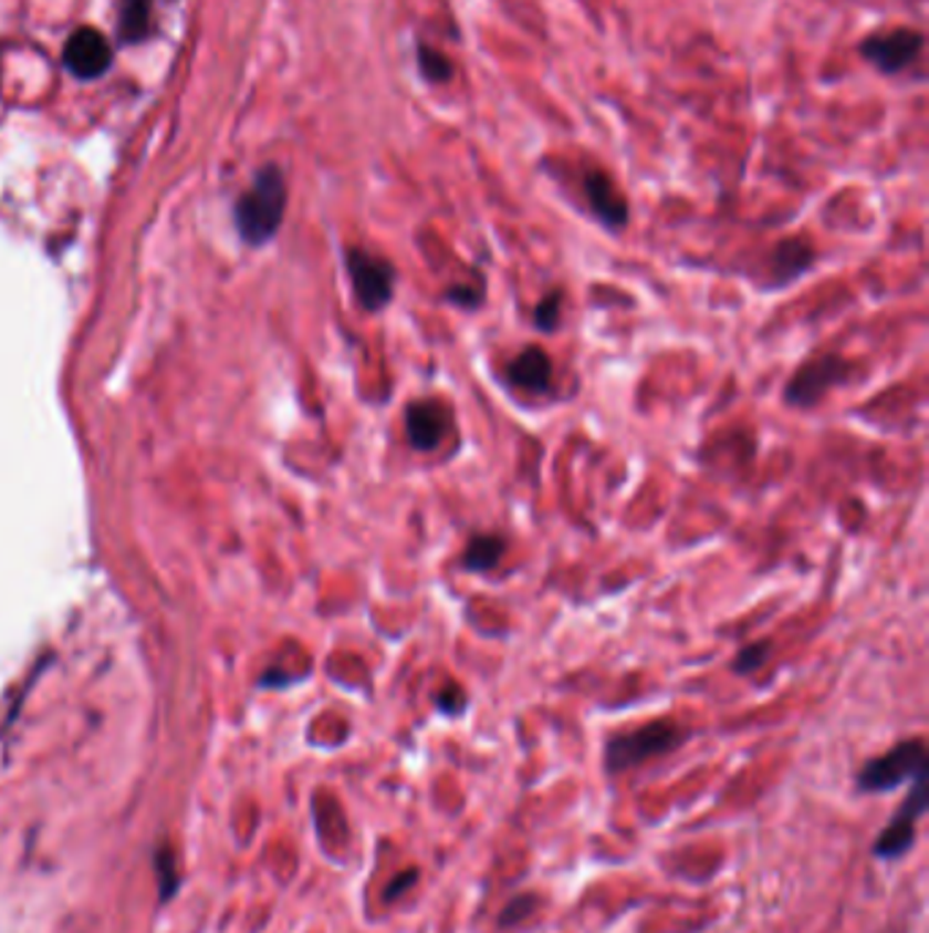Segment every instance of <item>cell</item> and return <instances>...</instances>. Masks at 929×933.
I'll use <instances>...</instances> for the list:
<instances>
[{
    "mask_svg": "<svg viewBox=\"0 0 929 933\" xmlns=\"http://www.w3.org/2000/svg\"><path fill=\"white\" fill-rule=\"evenodd\" d=\"M417 69H420L422 80L434 82V85L452 77L450 58L442 55V52L434 50V46H428V44H417Z\"/></svg>",
    "mask_w": 929,
    "mask_h": 933,
    "instance_id": "obj_16",
    "label": "cell"
},
{
    "mask_svg": "<svg viewBox=\"0 0 929 933\" xmlns=\"http://www.w3.org/2000/svg\"><path fill=\"white\" fill-rule=\"evenodd\" d=\"M508 554V538L497 532H478L463 546L461 568L469 573H488Z\"/></svg>",
    "mask_w": 929,
    "mask_h": 933,
    "instance_id": "obj_13",
    "label": "cell"
},
{
    "mask_svg": "<svg viewBox=\"0 0 929 933\" xmlns=\"http://www.w3.org/2000/svg\"><path fill=\"white\" fill-rule=\"evenodd\" d=\"M690 737L692 732L674 718H657L644 726H635V729L616 732L605 739L603 767L608 776L630 773L646 761L674 754Z\"/></svg>",
    "mask_w": 929,
    "mask_h": 933,
    "instance_id": "obj_1",
    "label": "cell"
},
{
    "mask_svg": "<svg viewBox=\"0 0 929 933\" xmlns=\"http://www.w3.org/2000/svg\"><path fill=\"white\" fill-rule=\"evenodd\" d=\"M434 704H437V709L442 715H450V718H461V715L467 713V707H469V696H467V691H463L458 683H447L445 688L439 691L437 696H434Z\"/></svg>",
    "mask_w": 929,
    "mask_h": 933,
    "instance_id": "obj_19",
    "label": "cell"
},
{
    "mask_svg": "<svg viewBox=\"0 0 929 933\" xmlns=\"http://www.w3.org/2000/svg\"><path fill=\"white\" fill-rule=\"evenodd\" d=\"M927 773V745L921 737L902 739L886 754L869 759L856 773V789L864 795H886Z\"/></svg>",
    "mask_w": 929,
    "mask_h": 933,
    "instance_id": "obj_3",
    "label": "cell"
},
{
    "mask_svg": "<svg viewBox=\"0 0 929 933\" xmlns=\"http://www.w3.org/2000/svg\"><path fill=\"white\" fill-rule=\"evenodd\" d=\"M417 882H420V871H417V868H407V871L396 873V877L390 879V884L385 888V893H382V901L396 903L398 898L407 895Z\"/></svg>",
    "mask_w": 929,
    "mask_h": 933,
    "instance_id": "obj_21",
    "label": "cell"
},
{
    "mask_svg": "<svg viewBox=\"0 0 929 933\" xmlns=\"http://www.w3.org/2000/svg\"><path fill=\"white\" fill-rule=\"evenodd\" d=\"M818 260V251L810 243L807 238H785L780 240L772 249V257H769V290H782V287H791L793 281L802 279L810 268Z\"/></svg>",
    "mask_w": 929,
    "mask_h": 933,
    "instance_id": "obj_11",
    "label": "cell"
},
{
    "mask_svg": "<svg viewBox=\"0 0 929 933\" xmlns=\"http://www.w3.org/2000/svg\"><path fill=\"white\" fill-rule=\"evenodd\" d=\"M452 410L447 407L442 398H415L407 410H404V432L411 450L417 454H428V450L439 448V443L450 432Z\"/></svg>",
    "mask_w": 929,
    "mask_h": 933,
    "instance_id": "obj_7",
    "label": "cell"
},
{
    "mask_svg": "<svg viewBox=\"0 0 929 933\" xmlns=\"http://www.w3.org/2000/svg\"><path fill=\"white\" fill-rule=\"evenodd\" d=\"M63 63L69 72L80 80H96L107 74L112 63V50L107 39L96 31V28H80L66 41L63 50Z\"/></svg>",
    "mask_w": 929,
    "mask_h": 933,
    "instance_id": "obj_9",
    "label": "cell"
},
{
    "mask_svg": "<svg viewBox=\"0 0 929 933\" xmlns=\"http://www.w3.org/2000/svg\"><path fill=\"white\" fill-rule=\"evenodd\" d=\"M584 191L586 203H589L592 214L597 216V221L608 230H625L627 221H630V205L622 197V191L616 189L614 180L603 173V169H592L584 178Z\"/></svg>",
    "mask_w": 929,
    "mask_h": 933,
    "instance_id": "obj_10",
    "label": "cell"
},
{
    "mask_svg": "<svg viewBox=\"0 0 929 933\" xmlns=\"http://www.w3.org/2000/svg\"><path fill=\"white\" fill-rule=\"evenodd\" d=\"M286 205V186L284 178L275 167H264L257 175L254 186L249 195L240 197L234 219H238V230L249 243H264L279 230L281 219H284Z\"/></svg>",
    "mask_w": 929,
    "mask_h": 933,
    "instance_id": "obj_2",
    "label": "cell"
},
{
    "mask_svg": "<svg viewBox=\"0 0 929 933\" xmlns=\"http://www.w3.org/2000/svg\"><path fill=\"white\" fill-rule=\"evenodd\" d=\"M921 46H925V37H921L919 31L899 28V31L869 37L862 44V55L867 58L878 72L897 74L902 72V69H908L910 63L921 55Z\"/></svg>",
    "mask_w": 929,
    "mask_h": 933,
    "instance_id": "obj_8",
    "label": "cell"
},
{
    "mask_svg": "<svg viewBox=\"0 0 929 933\" xmlns=\"http://www.w3.org/2000/svg\"><path fill=\"white\" fill-rule=\"evenodd\" d=\"M854 369H856L854 363L845 361V357H839V355L810 357V361L802 363V366L793 372V377L787 380L785 402L798 410L815 407V404H818L828 391L848 383Z\"/></svg>",
    "mask_w": 929,
    "mask_h": 933,
    "instance_id": "obj_5",
    "label": "cell"
},
{
    "mask_svg": "<svg viewBox=\"0 0 929 933\" xmlns=\"http://www.w3.org/2000/svg\"><path fill=\"white\" fill-rule=\"evenodd\" d=\"M504 374H508V380L515 388L526 393H549L551 385H554V363H551L549 352L537 348V344L523 348L519 355L510 357Z\"/></svg>",
    "mask_w": 929,
    "mask_h": 933,
    "instance_id": "obj_12",
    "label": "cell"
},
{
    "mask_svg": "<svg viewBox=\"0 0 929 933\" xmlns=\"http://www.w3.org/2000/svg\"><path fill=\"white\" fill-rule=\"evenodd\" d=\"M150 31V0H121V37L139 41Z\"/></svg>",
    "mask_w": 929,
    "mask_h": 933,
    "instance_id": "obj_14",
    "label": "cell"
},
{
    "mask_svg": "<svg viewBox=\"0 0 929 933\" xmlns=\"http://www.w3.org/2000/svg\"><path fill=\"white\" fill-rule=\"evenodd\" d=\"M445 301L452 303V307H458V309L474 311L486 303V292H483V287L456 284V287H450V290H445Z\"/></svg>",
    "mask_w": 929,
    "mask_h": 933,
    "instance_id": "obj_20",
    "label": "cell"
},
{
    "mask_svg": "<svg viewBox=\"0 0 929 933\" xmlns=\"http://www.w3.org/2000/svg\"><path fill=\"white\" fill-rule=\"evenodd\" d=\"M562 290H551L543 301L537 303L532 311V322L540 333H554L559 328V320H562Z\"/></svg>",
    "mask_w": 929,
    "mask_h": 933,
    "instance_id": "obj_17",
    "label": "cell"
},
{
    "mask_svg": "<svg viewBox=\"0 0 929 933\" xmlns=\"http://www.w3.org/2000/svg\"><path fill=\"white\" fill-rule=\"evenodd\" d=\"M346 271H349L352 287H355L357 303L376 314V311L387 309L396 296V266L387 257L372 255L368 249H349L346 251Z\"/></svg>",
    "mask_w": 929,
    "mask_h": 933,
    "instance_id": "obj_4",
    "label": "cell"
},
{
    "mask_svg": "<svg viewBox=\"0 0 929 933\" xmlns=\"http://www.w3.org/2000/svg\"><path fill=\"white\" fill-rule=\"evenodd\" d=\"M774 653V644L769 642V639H763V642H752L747 644L737 653V659L731 661V672L739 674V677H747V674H755L758 668H763L772 659Z\"/></svg>",
    "mask_w": 929,
    "mask_h": 933,
    "instance_id": "obj_15",
    "label": "cell"
},
{
    "mask_svg": "<svg viewBox=\"0 0 929 933\" xmlns=\"http://www.w3.org/2000/svg\"><path fill=\"white\" fill-rule=\"evenodd\" d=\"M534 909H537V895L534 893H519L504 903V909L499 912V929H513V925H521L523 920L532 918Z\"/></svg>",
    "mask_w": 929,
    "mask_h": 933,
    "instance_id": "obj_18",
    "label": "cell"
},
{
    "mask_svg": "<svg viewBox=\"0 0 929 933\" xmlns=\"http://www.w3.org/2000/svg\"><path fill=\"white\" fill-rule=\"evenodd\" d=\"M929 795H927V773L910 784L908 797L899 806V811L889 819L878 838L873 843V854L878 860H899L914 849L916 832H919V819L927 813Z\"/></svg>",
    "mask_w": 929,
    "mask_h": 933,
    "instance_id": "obj_6",
    "label": "cell"
}]
</instances>
